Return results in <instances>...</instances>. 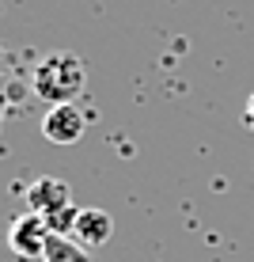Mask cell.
Listing matches in <instances>:
<instances>
[{"instance_id":"1","label":"cell","mask_w":254,"mask_h":262,"mask_svg":"<svg viewBox=\"0 0 254 262\" xmlns=\"http://www.w3.org/2000/svg\"><path fill=\"white\" fill-rule=\"evenodd\" d=\"M84 84H87V69H84V61L72 57V53H50V57H42L38 69H34V76H31L34 95L46 106L72 103V99L84 92Z\"/></svg>"},{"instance_id":"2","label":"cell","mask_w":254,"mask_h":262,"mask_svg":"<svg viewBox=\"0 0 254 262\" xmlns=\"http://www.w3.org/2000/svg\"><path fill=\"white\" fill-rule=\"evenodd\" d=\"M50 236H53V228L46 224V216H38V213H23V216H15V221L8 224V247L23 262H42L46 258Z\"/></svg>"},{"instance_id":"3","label":"cell","mask_w":254,"mask_h":262,"mask_svg":"<svg viewBox=\"0 0 254 262\" xmlns=\"http://www.w3.org/2000/svg\"><path fill=\"white\" fill-rule=\"evenodd\" d=\"M87 129V118L80 114L76 103H57L46 111V118H42V133H46V141L53 144H76L84 137Z\"/></svg>"},{"instance_id":"4","label":"cell","mask_w":254,"mask_h":262,"mask_svg":"<svg viewBox=\"0 0 254 262\" xmlns=\"http://www.w3.org/2000/svg\"><path fill=\"white\" fill-rule=\"evenodd\" d=\"M27 205H31V213H38V216L50 221L53 213H61V209L72 205V190L61 179H38V183L27 186Z\"/></svg>"},{"instance_id":"5","label":"cell","mask_w":254,"mask_h":262,"mask_svg":"<svg viewBox=\"0 0 254 262\" xmlns=\"http://www.w3.org/2000/svg\"><path fill=\"white\" fill-rule=\"evenodd\" d=\"M110 232H114L110 213H103V209H80V216H76V224H72L68 236L91 251V247H103V243L110 239Z\"/></svg>"},{"instance_id":"6","label":"cell","mask_w":254,"mask_h":262,"mask_svg":"<svg viewBox=\"0 0 254 262\" xmlns=\"http://www.w3.org/2000/svg\"><path fill=\"white\" fill-rule=\"evenodd\" d=\"M42 262H95V258H91V251H87L84 243L53 232L50 243H46V258H42Z\"/></svg>"},{"instance_id":"7","label":"cell","mask_w":254,"mask_h":262,"mask_svg":"<svg viewBox=\"0 0 254 262\" xmlns=\"http://www.w3.org/2000/svg\"><path fill=\"white\" fill-rule=\"evenodd\" d=\"M243 118H247V125H250V129H254V95L247 99V111H243Z\"/></svg>"}]
</instances>
